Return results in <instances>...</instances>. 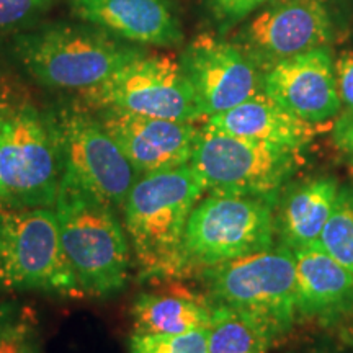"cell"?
Returning <instances> with one entry per match:
<instances>
[{"label":"cell","instance_id":"cell-14","mask_svg":"<svg viewBox=\"0 0 353 353\" xmlns=\"http://www.w3.org/2000/svg\"><path fill=\"white\" fill-rule=\"evenodd\" d=\"M263 94L294 117L319 125L341 110L329 46L301 52L263 72Z\"/></svg>","mask_w":353,"mask_h":353},{"label":"cell","instance_id":"cell-17","mask_svg":"<svg viewBox=\"0 0 353 353\" xmlns=\"http://www.w3.org/2000/svg\"><path fill=\"white\" fill-rule=\"evenodd\" d=\"M205 125L237 138L301 152L314 139L316 125L294 117L260 92L237 107L206 118Z\"/></svg>","mask_w":353,"mask_h":353},{"label":"cell","instance_id":"cell-24","mask_svg":"<svg viewBox=\"0 0 353 353\" xmlns=\"http://www.w3.org/2000/svg\"><path fill=\"white\" fill-rule=\"evenodd\" d=\"M270 0H205L219 33H228Z\"/></svg>","mask_w":353,"mask_h":353},{"label":"cell","instance_id":"cell-27","mask_svg":"<svg viewBox=\"0 0 353 353\" xmlns=\"http://www.w3.org/2000/svg\"><path fill=\"white\" fill-rule=\"evenodd\" d=\"M334 144L353 164V113L345 112L334 126Z\"/></svg>","mask_w":353,"mask_h":353},{"label":"cell","instance_id":"cell-21","mask_svg":"<svg viewBox=\"0 0 353 353\" xmlns=\"http://www.w3.org/2000/svg\"><path fill=\"white\" fill-rule=\"evenodd\" d=\"M319 244L330 257L353 273V185H341L339 188Z\"/></svg>","mask_w":353,"mask_h":353},{"label":"cell","instance_id":"cell-7","mask_svg":"<svg viewBox=\"0 0 353 353\" xmlns=\"http://www.w3.org/2000/svg\"><path fill=\"white\" fill-rule=\"evenodd\" d=\"M44 114L59 151L63 179L77 183L114 210L123 208L139 175L95 113L77 101Z\"/></svg>","mask_w":353,"mask_h":353},{"label":"cell","instance_id":"cell-3","mask_svg":"<svg viewBox=\"0 0 353 353\" xmlns=\"http://www.w3.org/2000/svg\"><path fill=\"white\" fill-rule=\"evenodd\" d=\"M54 210L61 249L79 291L95 296L120 291L130 270V244L113 206L63 179Z\"/></svg>","mask_w":353,"mask_h":353},{"label":"cell","instance_id":"cell-9","mask_svg":"<svg viewBox=\"0 0 353 353\" xmlns=\"http://www.w3.org/2000/svg\"><path fill=\"white\" fill-rule=\"evenodd\" d=\"M77 101L90 110L117 108L164 120L195 123L205 118L180 63L167 54L145 52L79 92Z\"/></svg>","mask_w":353,"mask_h":353},{"label":"cell","instance_id":"cell-16","mask_svg":"<svg viewBox=\"0 0 353 353\" xmlns=\"http://www.w3.org/2000/svg\"><path fill=\"white\" fill-rule=\"evenodd\" d=\"M296 316L332 322L353 312V273L312 244L293 250Z\"/></svg>","mask_w":353,"mask_h":353},{"label":"cell","instance_id":"cell-18","mask_svg":"<svg viewBox=\"0 0 353 353\" xmlns=\"http://www.w3.org/2000/svg\"><path fill=\"white\" fill-rule=\"evenodd\" d=\"M341 185L334 176H316L290 187L280 195L275 232L291 250L319 244L321 232L332 213Z\"/></svg>","mask_w":353,"mask_h":353},{"label":"cell","instance_id":"cell-4","mask_svg":"<svg viewBox=\"0 0 353 353\" xmlns=\"http://www.w3.org/2000/svg\"><path fill=\"white\" fill-rule=\"evenodd\" d=\"M63 174L46 114L30 101L3 103L0 208H54Z\"/></svg>","mask_w":353,"mask_h":353},{"label":"cell","instance_id":"cell-22","mask_svg":"<svg viewBox=\"0 0 353 353\" xmlns=\"http://www.w3.org/2000/svg\"><path fill=\"white\" fill-rule=\"evenodd\" d=\"M131 353H208L206 329L183 334H132Z\"/></svg>","mask_w":353,"mask_h":353},{"label":"cell","instance_id":"cell-28","mask_svg":"<svg viewBox=\"0 0 353 353\" xmlns=\"http://www.w3.org/2000/svg\"><path fill=\"white\" fill-rule=\"evenodd\" d=\"M341 335H342L343 342H345L347 345H350L353 348V324L347 325V327H343Z\"/></svg>","mask_w":353,"mask_h":353},{"label":"cell","instance_id":"cell-11","mask_svg":"<svg viewBox=\"0 0 353 353\" xmlns=\"http://www.w3.org/2000/svg\"><path fill=\"white\" fill-rule=\"evenodd\" d=\"M332 37L325 0H270L242 21L234 43L265 72L288 57L329 46Z\"/></svg>","mask_w":353,"mask_h":353},{"label":"cell","instance_id":"cell-5","mask_svg":"<svg viewBox=\"0 0 353 353\" xmlns=\"http://www.w3.org/2000/svg\"><path fill=\"white\" fill-rule=\"evenodd\" d=\"M275 201L214 193L196 203L182 244V276L275 245Z\"/></svg>","mask_w":353,"mask_h":353},{"label":"cell","instance_id":"cell-19","mask_svg":"<svg viewBox=\"0 0 353 353\" xmlns=\"http://www.w3.org/2000/svg\"><path fill=\"white\" fill-rule=\"evenodd\" d=\"M213 306L211 299L187 288L143 293L131 309L134 334H183L208 329Z\"/></svg>","mask_w":353,"mask_h":353},{"label":"cell","instance_id":"cell-23","mask_svg":"<svg viewBox=\"0 0 353 353\" xmlns=\"http://www.w3.org/2000/svg\"><path fill=\"white\" fill-rule=\"evenodd\" d=\"M64 0H0V34L20 32Z\"/></svg>","mask_w":353,"mask_h":353},{"label":"cell","instance_id":"cell-8","mask_svg":"<svg viewBox=\"0 0 353 353\" xmlns=\"http://www.w3.org/2000/svg\"><path fill=\"white\" fill-rule=\"evenodd\" d=\"M299 154L203 125L190 164L206 192L259 196L276 203L298 169Z\"/></svg>","mask_w":353,"mask_h":353},{"label":"cell","instance_id":"cell-13","mask_svg":"<svg viewBox=\"0 0 353 353\" xmlns=\"http://www.w3.org/2000/svg\"><path fill=\"white\" fill-rule=\"evenodd\" d=\"M105 131L121 148L138 175L188 164L200 126L117 108L92 110Z\"/></svg>","mask_w":353,"mask_h":353},{"label":"cell","instance_id":"cell-20","mask_svg":"<svg viewBox=\"0 0 353 353\" xmlns=\"http://www.w3.org/2000/svg\"><path fill=\"white\" fill-rule=\"evenodd\" d=\"M206 335L208 353H268L273 343L260 322L223 304L213 306Z\"/></svg>","mask_w":353,"mask_h":353},{"label":"cell","instance_id":"cell-12","mask_svg":"<svg viewBox=\"0 0 353 353\" xmlns=\"http://www.w3.org/2000/svg\"><path fill=\"white\" fill-rule=\"evenodd\" d=\"M205 120L263 92V72L234 41L211 33L192 39L179 59Z\"/></svg>","mask_w":353,"mask_h":353},{"label":"cell","instance_id":"cell-1","mask_svg":"<svg viewBox=\"0 0 353 353\" xmlns=\"http://www.w3.org/2000/svg\"><path fill=\"white\" fill-rule=\"evenodd\" d=\"M205 192L190 162L138 176L121 210L141 276H182L185 228Z\"/></svg>","mask_w":353,"mask_h":353},{"label":"cell","instance_id":"cell-2","mask_svg":"<svg viewBox=\"0 0 353 353\" xmlns=\"http://www.w3.org/2000/svg\"><path fill=\"white\" fill-rule=\"evenodd\" d=\"M12 52L41 85L82 92L148 51L85 21H57L17 34Z\"/></svg>","mask_w":353,"mask_h":353},{"label":"cell","instance_id":"cell-26","mask_svg":"<svg viewBox=\"0 0 353 353\" xmlns=\"http://www.w3.org/2000/svg\"><path fill=\"white\" fill-rule=\"evenodd\" d=\"M334 72L341 105L353 113V51H343L334 59Z\"/></svg>","mask_w":353,"mask_h":353},{"label":"cell","instance_id":"cell-6","mask_svg":"<svg viewBox=\"0 0 353 353\" xmlns=\"http://www.w3.org/2000/svg\"><path fill=\"white\" fill-rule=\"evenodd\" d=\"M213 304L252 317L272 335H285L296 319L294 255L285 245L213 265L201 272Z\"/></svg>","mask_w":353,"mask_h":353},{"label":"cell","instance_id":"cell-29","mask_svg":"<svg viewBox=\"0 0 353 353\" xmlns=\"http://www.w3.org/2000/svg\"><path fill=\"white\" fill-rule=\"evenodd\" d=\"M2 117H3V103L0 101V128H2Z\"/></svg>","mask_w":353,"mask_h":353},{"label":"cell","instance_id":"cell-25","mask_svg":"<svg viewBox=\"0 0 353 353\" xmlns=\"http://www.w3.org/2000/svg\"><path fill=\"white\" fill-rule=\"evenodd\" d=\"M0 353H37L32 327L23 321L0 319Z\"/></svg>","mask_w":353,"mask_h":353},{"label":"cell","instance_id":"cell-10","mask_svg":"<svg viewBox=\"0 0 353 353\" xmlns=\"http://www.w3.org/2000/svg\"><path fill=\"white\" fill-rule=\"evenodd\" d=\"M0 283L81 293L61 249L54 208L0 211Z\"/></svg>","mask_w":353,"mask_h":353},{"label":"cell","instance_id":"cell-15","mask_svg":"<svg viewBox=\"0 0 353 353\" xmlns=\"http://www.w3.org/2000/svg\"><path fill=\"white\" fill-rule=\"evenodd\" d=\"M70 13L139 46L172 48L183 41L170 0H68Z\"/></svg>","mask_w":353,"mask_h":353}]
</instances>
